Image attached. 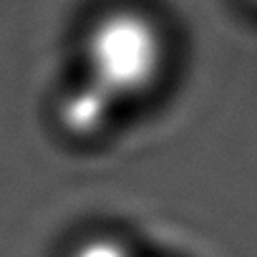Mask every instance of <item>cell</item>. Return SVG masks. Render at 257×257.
I'll list each match as a JSON object with an SVG mask.
<instances>
[{
    "instance_id": "6da1fadb",
    "label": "cell",
    "mask_w": 257,
    "mask_h": 257,
    "mask_svg": "<svg viewBox=\"0 0 257 257\" xmlns=\"http://www.w3.org/2000/svg\"><path fill=\"white\" fill-rule=\"evenodd\" d=\"M86 81L113 103L147 93L164 66V36L139 11H111L101 16L83 41Z\"/></svg>"
},
{
    "instance_id": "7a4b0ae2",
    "label": "cell",
    "mask_w": 257,
    "mask_h": 257,
    "mask_svg": "<svg viewBox=\"0 0 257 257\" xmlns=\"http://www.w3.org/2000/svg\"><path fill=\"white\" fill-rule=\"evenodd\" d=\"M113 101L101 93L96 86H91L88 81H83L78 88H73L71 93L63 96L58 116L61 123L76 137H93L108 123V116L113 111Z\"/></svg>"
},
{
    "instance_id": "3957f363",
    "label": "cell",
    "mask_w": 257,
    "mask_h": 257,
    "mask_svg": "<svg viewBox=\"0 0 257 257\" xmlns=\"http://www.w3.org/2000/svg\"><path fill=\"white\" fill-rule=\"evenodd\" d=\"M71 257H134V254L121 239L98 234V237H88L86 242H81Z\"/></svg>"
}]
</instances>
